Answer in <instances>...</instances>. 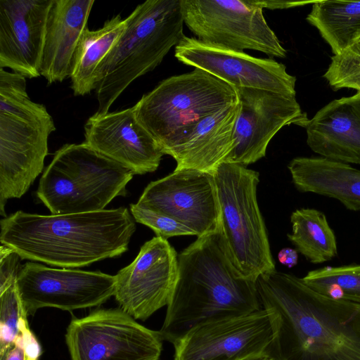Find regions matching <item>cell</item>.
<instances>
[{"label": "cell", "mask_w": 360, "mask_h": 360, "mask_svg": "<svg viewBox=\"0 0 360 360\" xmlns=\"http://www.w3.org/2000/svg\"><path fill=\"white\" fill-rule=\"evenodd\" d=\"M278 259L283 265L292 268L297 264V251L290 248H283L278 254Z\"/></svg>", "instance_id": "obj_33"}, {"label": "cell", "mask_w": 360, "mask_h": 360, "mask_svg": "<svg viewBox=\"0 0 360 360\" xmlns=\"http://www.w3.org/2000/svg\"><path fill=\"white\" fill-rule=\"evenodd\" d=\"M258 360H271V359H266V358H264V359H258Z\"/></svg>", "instance_id": "obj_35"}, {"label": "cell", "mask_w": 360, "mask_h": 360, "mask_svg": "<svg viewBox=\"0 0 360 360\" xmlns=\"http://www.w3.org/2000/svg\"><path fill=\"white\" fill-rule=\"evenodd\" d=\"M306 19L318 30L333 55L360 38V1H315Z\"/></svg>", "instance_id": "obj_24"}, {"label": "cell", "mask_w": 360, "mask_h": 360, "mask_svg": "<svg viewBox=\"0 0 360 360\" xmlns=\"http://www.w3.org/2000/svg\"><path fill=\"white\" fill-rule=\"evenodd\" d=\"M307 143L323 158L360 164V94L335 99L309 120Z\"/></svg>", "instance_id": "obj_19"}, {"label": "cell", "mask_w": 360, "mask_h": 360, "mask_svg": "<svg viewBox=\"0 0 360 360\" xmlns=\"http://www.w3.org/2000/svg\"><path fill=\"white\" fill-rule=\"evenodd\" d=\"M290 222L292 231L288 238L309 262L321 264L337 256L336 237L323 212L298 209L292 212Z\"/></svg>", "instance_id": "obj_25"}, {"label": "cell", "mask_w": 360, "mask_h": 360, "mask_svg": "<svg viewBox=\"0 0 360 360\" xmlns=\"http://www.w3.org/2000/svg\"><path fill=\"white\" fill-rule=\"evenodd\" d=\"M136 231L127 208L40 215L17 211L0 221V242L22 259L64 269L120 256Z\"/></svg>", "instance_id": "obj_3"}, {"label": "cell", "mask_w": 360, "mask_h": 360, "mask_svg": "<svg viewBox=\"0 0 360 360\" xmlns=\"http://www.w3.org/2000/svg\"><path fill=\"white\" fill-rule=\"evenodd\" d=\"M26 321L27 314L15 283L0 293V354L15 340Z\"/></svg>", "instance_id": "obj_27"}, {"label": "cell", "mask_w": 360, "mask_h": 360, "mask_svg": "<svg viewBox=\"0 0 360 360\" xmlns=\"http://www.w3.org/2000/svg\"><path fill=\"white\" fill-rule=\"evenodd\" d=\"M16 283L29 316L44 307L71 311L100 306L114 296L115 276L28 262L21 266Z\"/></svg>", "instance_id": "obj_12"}, {"label": "cell", "mask_w": 360, "mask_h": 360, "mask_svg": "<svg viewBox=\"0 0 360 360\" xmlns=\"http://www.w3.org/2000/svg\"><path fill=\"white\" fill-rule=\"evenodd\" d=\"M239 110L234 146L226 162L245 167L266 155L267 146L284 126L304 127L309 119L295 96L255 88H235Z\"/></svg>", "instance_id": "obj_15"}, {"label": "cell", "mask_w": 360, "mask_h": 360, "mask_svg": "<svg viewBox=\"0 0 360 360\" xmlns=\"http://www.w3.org/2000/svg\"><path fill=\"white\" fill-rule=\"evenodd\" d=\"M56 127L46 108L32 101L25 77L0 68V214L42 172L48 139Z\"/></svg>", "instance_id": "obj_5"}, {"label": "cell", "mask_w": 360, "mask_h": 360, "mask_svg": "<svg viewBox=\"0 0 360 360\" xmlns=\"http://www.w3.org/2000/svg\"><path fill=\"white\" fill-rule=\"evenodd\" d=\"M186 26L207 44L285 58L287 51L255 0H180Z\"/></svg>", "instance_id": "obj_9"}, {"label": "cell", "mask_w": 360, "mask_h": 360, "mask_svg": "<svg viewBox=\"0 0 360 360\" xmlns=\"http://www.w3.org/2000/svg\"><path fill=\"white\" fill-rule=\"evenodd\" d=\"M256 4L263 8L269 9H285L297 6H302L306 4H313L315 1H270V0H255Z\"/></svg>", "instance_id": "obj_32"}, {"label": "cell", "mask_w": 360, "mask_h": 360, "mask_svg": "<svg viewBox=\"0 0 360 360\" xmlns=\"http://www.w3.org/2000/svg\"><path fill=\"white\" fill-rule=\"evenodd\" d=\"M52 0H0V68L25 78L40 76Z\"/></svg>", "instance_id": "obj_18"}, {"label": "cell", "mask_w": 360, "mask_h": 360, "mask_svg": "<svg viewBox=\"0 0 360 360\" xmlns=\"http://www.w3.org/2000/svg\"><path fill=\"white\" fill-rule=\"evenodd\" d=\"M276 335L274 311L262 308L195 326L173 345L174 359H262L266 358Z\"/></svg>", "instance_id": "obj_11"}, {"label": "cell", "mask_w": 360, "mask_h": 360, "mask_svg": "<svg viewBox=\"0 0 360 360\" xmlns=\"http://www.w3.org/2000/svg\"><path fill=\"white\" fill-rule=\"evenodd\" d=\"M115 276L114 296L120 308L146 321L170 300L178 276V254L167 239L153 237Z\"/></svg>", "instance_id": "obj_13"}, {"label": "cell", "mask_w": 360, "mask_h": 360, "mask_svg": "<svg viewBox=\"0 0 360 360\" xmlns=\"http://www.w3.org/2000/svg\"><path fill=\"white\" fill-rule=\"evenodd\" d=\"M21 257L11 248L0 246V293L16 283L21 266Z\"/></svg>", "instance_id": "obj_31"}, {"label": "cell", "mask_w": 360, "mask_h": 360, "mask_svg": "<svg viewBox=\"0 0 360 360\" xmlns=\"http://www.w3.org/2000/svg\"><path fill=\"white\" fill-rule=\"evenodd\" d=\"M134 174L84 142L67 143L45 168L36 195L51 214L100 211L126 195Z\"/></svg>", "instance_id": "obj_6"}, {"label": "cell", "mask_w": 360, "mask_h": 360, "mask_svg": "<svg viewBox=\"0 0 360 360\" xmlns=\"http://www.w3.org/2000/svg\"><path fill=\"white\" fill-rule=\"evenodd\" d=\"M239 103L221 109L200 121L166 155L176 162L175 169H190L212 173L226 162L233 149Z\"/></svg>", "instance_id": "obj_21"}, {"label": "cell", "mask_w": 360, "mask_h": 360, "mask_svg": "<svg viewBox=\"0 0 360 360\" xmlns=\"http://www.w3.org/2000/svg\"><path fill=\"white\" fill-rule=\"evenodd\" d=\"M323 77L335 90L349 88L360 94V53L346 49L333 55Z\"/></svg>", "instance_id": "obj_28"}, {"label": "cell", "mask_w": 360, "mask_h": 360, "mask_svg": "<svg viewBox=\"0 0 360 360\" xmlns=\"http://www.w3.org/2000/svg\"><path fill=\"white\" fill-rule=\"evenodd\" d=\"M136 204L175 219L197 237L215 232L220 227V208L211 172L174 169L151 181Z\"/></svg>", "instance_id": "obj_14"}, {"label": "cell", "mask_w": 360, "mask_h": 360, "mask_svg": "<svg viewBox=\"0 0 360 360\" xmlns=\"http://www.w3.org/2000/svg\"><path fill=\"white\" fill-rule=\"evenodd\" d=\"M40 345L26 321L15 340L0 354V360H39Z\"/></svg>", "instance_id": "obj_30"}, {"label": "cell", "mask_w": 360, "mask_h": 360, "mask_svg": "<svg viewBox=\"0 0 360 360\" xmlns=\"http://www.w3.org/2000/svg\"><path fill=\"white\" fill-rule=\"evenodd\" d=\"M238 102L233 86L195 68L162 80L133 108L139 122L166 155L200 121Z\"/></svg>", "instance_id": "obj_7"}, {"label": "cell", "mask_w": 360, "mask_h": 360, "mask_svg": "<svg viewBox=\"0 0 360 360\" xmlns=\"http://www.w3.org/2000/svg\"><path fill=\"white\" fill-rule=\"evenodd\" d=\"M262 308L276 316L271 360H360V305L324 296L292 274L260 276Z\"/></svg>", "instance_id": "obj_1"}, {"label": "cell", "mask_w": 360, "mask_h": 360, "mask_svg": "<svg viewBox=\"0 0 360 360\" xmlns=\"http://www.w3.org/2000/svg\"><path fill=\"white\" fill-rule=\"evenodd\" d=\"M288 168L299 191L332 198L349 210H360L359 169L323 157L295 158Z\"/></svg>", "instance_id": "obj_22"}, {"label": "cell", "mask_w": 360, "mask_h": 360, "mask_svg": "<svg viewBox=\"0 0 360 360\" xmlns=\"http://www.w3.org/2000/svg\"><path fill=\"white\" fill-rule=\"evenodd\" d=\"M302 281L324 296L360 305V264L325 266L309 271Z\"/></svg>", "instance_id": "obj_26"}, {"label": "cell", "mask_w": 360, "mask_h": 360, "mask_svg": "<svg viewBox=\"0 0 360 360\" xmlns=\"http://www.w3.org/2000/svg\"><path fill=\"white\" fill-rule=\"evenodd\" d=\"M94 3V0H52L40 67V75L49 84L70 77L74 55Z\"/></svg>", "instance_id": "obj_20"}, {"label": "cell", "mask_w": 360, "mask_h": 360, "mask_svg": "<svg viewBox=\"0 0 360 360\" xmlns=\"http://www.w3.org/2000/svg\"><path fill=\"white\" fill-rule=\"evenodd\" d=\"M220 208V229L230 257L240 273L256 282L276 270L257 188L259 174L224 162L212 172Z\"/></svg>", "instance_id": "obj_8"}, {"label": "cell", "mask_w": 360, "mask_h": 360, "mask_svg": "<svg viewBox=\"0 0 360 360\" xmlns=\"http://www.w3.org/2000/svg\"><path fill=\"white\" fill-rule=\"evenodd\" d=\"M126 27L96 72L97 114H105L139 77L154 70L183 37L180 0H148L125 18Z\"/></svg>", "instance_id": "obj_4"}, {"label": "cell", "mask_w": 360, "mask_h": 360, "mask_svg": "<svg viewBox=\"0 0 360 360\" xmlns=\"http://www.w3.org/2000/svg\"><path fill=\"white\" fill-rule=\"evenodd\" d=\"M126 27V20L117 15L96 30L88 27L77 46L70 73L75 96H84L96 89V72Z\"/></svg>", "instance_id": "obj_23"}, {"label": "cell", "mask_w": 360, "mask_h": 360, "mask_svg": "<svg viewBox=\"0 0 360 360\" xmlns=\"http://www.w3.org/2000/svg\"><path fill=\"white\" fill-rule=\"evenodd\" d=\"M347 49H349L355 53H360V38L353 45Z\"/></svg>", "instance_id": "obj_34"}, {"label": "cell", "mask_w": 360, "mask_h": 360, "mask_svg": "<svg viewBox=\"0 0 360 360\" xmlns=\"http://www.w3.org/2000/svg\"><path fill=\"white\" fill-rule=\"evenodd\" d=\"M174 56L182 63L204 70L234 88L296 94V77L288 73L285 65L271 58H256L186 35L175 46Z\"/></svg>", "instance_id": "obj_16"}, {"label": "cell", "mask_w": 360, "mask_h": 360, "mask_svg": "<svg viewBox=\"0 0 360 360\" xmlns=\"http://www.w3.org/2000/svg\"><path fill=\"white\" fill-rule=\"evenodd\" d=\"M134 220L151 229L156 236L167 239L176 236H194L191 229L175 219L135 204H130Z\"/></svg>", "instance_id": "obj_29"}, {"label": "cell", "mask_w": 360, "mask_h": 360, "mask_svg": "<svg viewBox=\"0 0 360 360\" xmlns=\"http://www.w3.org/2000/svg\"><path fill=\"white\" fill-rule=\"evenodd\" d=\"M84 137L87 146L134 174L155 172L165 155L137 120L133 106L94 114L84 125Z\"/></svg>", "instance_id": "obj_17"}, {"label": "cell", "mask_w": 360, "mask_h": 360, "mask_svg": "<svg viewBox=\"0 0 360 360\" xmlns=\"http://www.w3.org/2000/svg\"><path fill=\"white\" fill-rule=\"evenodd\" d=\"M162 340L172 345L195 326L262 308L256 282L238 270L220 227L178 254V276L167 305Z\"/></svg>", "instance_id": "obj_2"}, {"label": "cell", "mask_w": 360, "mask_h": 360, "mask_svg": "<svg viewBox=\"0 0 360 360\" xmlns=\"http://www.w3.org/2000/svg\"><path fill=\"white\" fill-rule=\"evenodd\" d=\"M162 341L120 308L75 319L65 334L72 360H160Z\"/></svg>", "instance_id": "obj_10"}]
</instances>
